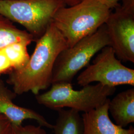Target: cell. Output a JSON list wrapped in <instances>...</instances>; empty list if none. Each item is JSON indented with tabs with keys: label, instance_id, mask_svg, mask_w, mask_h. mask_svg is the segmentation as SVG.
Here are the masks:
<instances>
[{
	"label": "cell",
	"instance_id": "5b68a950",
	"mask_svg": "<svg viewBox=\"0 0 134 134\" xmlns=\"http://www.w3.org/2000/svg\"><path fill=\"white\" fill-rule=\"evenodd\" d=\"M105 24L96 32L64 49L58 57L53 69L52 84L72 83L77 74L86 67L102 49L110 46Z\"/></svg>",
	"mask_w": 134,
	"mask_h": 134
},
{
	"label": "cell",
	"instance_id": "30bf717a",
	"mask_svg": "<svg viewBox=\"0 0 134 134\" xmlns=\"http://www.w3.org/2000/svg\"><path fill=\"white\" fill-rule=\"evenodd\" d=\"M108 111L116 125L124 128L134 123V88L118 93L109 102Z\"/></svg>",
	"mask_w": 134,
	"mask_h": 134
},
{
	"label": "cell",
	"instance_id": "5bb4252c",
	"mask_svg": "<svg viewBox=\"0 0 134 134\" xmlns=\"http://www.w3.org/2000/svg\"><path fill=\"white\" fill-rule=\"evenodd\" d=\"M14 70V66L4 48L0 49V76L9 73Z\"/></svg>",
	"mask_w": 134,
	"mask_h": 134
},
{
	"label": "cell",
	"instance_id": "6da1fadb",
	"mask_svg": "<svg viewBox=\"0 0 134 134\" xmlns=\"http://www.w3.org/2000/svg\"><path fill=\"white\" fill-rule=\"evenodd\" d=\"M35 41L34 52L26 64L9 73L7 81L12 86L16 95L29 92L37 95L51 86L56 60L69 47L66 40L53 23Z\"/></svg>",
	"mask_w": 134,
	"mask_h": 134
},
{
	"label": "cell",
	"instance_id": "3957f363",
	"mask_svg": "<svg viewBox=\"0 0 134 134\" xmlns=\"http://www.w3.org/2000/svg\"><path fill=\"white\" fill-rule=\"evenodd\" d=\"M51 86L48 91L36 95L38 103L53 110L69 108L83 113L103 104L116 91L115 87L100 83L86 85L80 90H74L72 83L69 82L53 83Z\"/></svg>",
	"mask_w": 134,
	"mask_h": 134
},
{
	"label": "cell",
	"instance_id": "4fadbf2b",
	"mask_svg": "<svg viewBox=\"0 0 134 134\" xmlns=\"http://www.w3.org/2000/svg\"><path fill=\"white\" fill-rule=\"evenodd\" d=\"M9 134H47L41 126L29 125L23 126H13Z\"/></svg>",
	"mask_w": 134,
	"mask_h": 134
},
{
	"label": "cell",
	"instance_id": "9c48e42d",
	"mask_svg": "<svg viewBox=\"0 0 134 134\" xmlns=\"http://www.w3.org/2000/svg\"><path fill=\"white\" fill-rule=\"evenodd\" d=\"M110 99L93 110L81 115L83 134H134L133 127L125 129L113 123L108 111Z\"/></svg>",
	"mask_w": 134,
	"mask_h": 134
},
{
	"label": "cell",
	"instance_id": "52a82bcc",
	"mask_svg": "<svg viewBox=\"0 0 134 134\" xmlns=\"http://www.w3.org/2000/svg\"><path fill=\"white\" fill-rule=\"evenodd\" d=\"M105 24L116 57L134 63V13L122 9L120 5L110 13Z\"/></svg>",
	"mask_w": 134,
	"mask_h": 134
},
{
	"label": "cell",
	"instance_id": "e0dca14e",
	"mask_svg": "<svg viewBox=\"0 0 134 134\" xmlns=\"http://www.w3.org/2000/svg\"><path fill=\"white\" fill-rule=\"evenodd\" d=\"M103 4L105 5L110 10L117 8L120 4L118 0H99Z\"/></svg>",
	"mask_w": 134,
	"mask_h": 134
},
{
	"label": "cell",
	"instance_id": "2e32d148",
	"mask_svg": "<svg viewBox=\"0 0 134 134\" xmlns=\"http://www.w3.org/2000/svg\"><path fill=\"white\" fill-rule=\"evenodd\" d=\"M120 7L126 11L134 13V0H122Z\"/></svg>",
	"mask_w": 134,
	"mask_h": 134
},
{
	"label": "cell",
	"instance_id": "7a4b0ae2",
	"mask_svg": "<svg viewBox=\"0 0 134 134\" xmlns=\"http://www.w3.org/2000/svg\"><path fill=\"white\" fill-rule=\"evenodd\" d=\"M110 13V9L99 0H81L76 5L58 10L52 23L68 46L72 47L105 24Z\"/></svg>",
	"mask_w": 134,
	"mask_h": 134
},
{
	"label": "cell",
	"instance_id": "8992f818",
	"mask_svg": "<svg viewBox=\"0 0 134 134\" xmlns=\"http://www.w3.org/2000/svg\"><path fill=\"white\" fill-rule=\"evenodd\" d=\"M77 83L85 86L96 82L106 86H134V70L126 67L110 46L102 49L93 63L78 76Z\"/></svg>",
	"mask_w": 134,
	"mask_h": 134
},
{
	"label": "cell",
	"instance_id": "9a60e30c",
	"mask_svg": "<svg viewBox=\"0 0 134 134\" xmlns=\"http://www.w3.org/2000/svg\"><path fill=\"white\" fill-rule=\"evenodd\" d=\"M12 125L6 117L0 114V134H9Z\"/></svg>",
	"mask_w": 134,
	"mask_h": 134
},
{
	"label": "cell",
	"instance_id": "277c9868",
	"mask_svg": "<svg viewBox=\"0 0 134 134\" xmlns=\"http://www.w3.org/2000/svg\"><path fill=\"white\" fill-rule=\"evenodd\" d=\"M64 6L61 0H0V14L23 26L35 41L53 22L58 10Z\"/></svg>",
	"mask_w": 134,
	"mask_h": 134
},
{
	"label": "cell",
	"instance_id": "8fae6325",
	"mask_svg": "<svg viewBox=\"0 0 134 134\" xmlns=\"http://www.w3.org/2000/svg\"><path fill=\"white\" fill-rule=\"evenodd\" d=\"M57 111V118L53 125L54 134H83V120L79 112L72 109Z\"/></svg>",
	"mask_w": 134,
	"mask_h": 134
},
{
	"label": "cell",
	"instance_id": "7c38bea8",
	"mask_svg": "<svg viewBox=\"0 0 134 134\" xmlns=\"http://www.w3.org/2000/svg\"><path fill=\"white\" fill-rule=\"evenodd\" d=\"M34 41V36L27 31L18 29L12 21L0 14V49L16 42L31 43Z\"/></svg>",
	"mask_w": 134,
	"mask_h": 134
},
{
	"label": "cell",
	"instance_id": "ba28073f",
	"mask_svg": "<svg viewBox=\"0 0 134 134\" xmlns=\"http://www.w3.org/2000/svg\"><path fill=\"white\" fill-rule=\"evenodd\" d=\"M16 94L0 80V114L9 120L13 126H19L26 120L37 121L39 125L53 129L50 124L42 115L34 110L15 104L14 102Z\"/></svg>",
	"mask_w": 134,
	"mask_h": 134
},
{
	"label": "cell",
	"instance_id": "ac0fdd59",
	"mask_svg": "<svg viewBox=\"0 0 134 134\" xmlns=\"http://www.w3.org/2000/svg\"><path fill=\"white\" fill-rule=\"evenodd\" d=\"M67 6H72L80 3L81 0H61Z\"/></svg>",
	"mask_w": 134,
	"mask_h": 134
}]
</instances>
